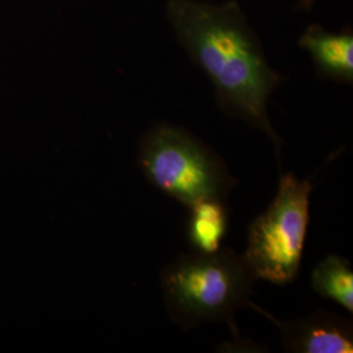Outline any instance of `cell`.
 <instances>
[{"mask_svg":"<svg viewBox=\"0 0 353 353\" xmlns=\"http://www.w3.org/2000/svg\"><path fill=\"white\" fill-rule=\"evenodd\" d=\"M138 165L145 179L185 207L202 201L227 202L237 179L223 159L182 127L161 123L141 138Z\"/></svg>","mask_w":353,"mask_h":353,"instance_id":"3","label":"cell"},{"mask_svg":"<svg viewBox=\"0 0 353 353\" xmlns=\"http://www.w3.org/2000/svg\"><path fill=\"white\" fill-rule=\"evenodd\" d=\"M316 0H301V7L303 8H310L314 4Z\"/></svg>","mask_w":353,"mask_h":353,"instance_id":"9","label":"cell"},{"mask_svg":"<svg viewBox=\"0 0 353 353\" xmlns=\"http://www.w3.org/2000/svg\"><path fill=\"white\" fill-rule=\"evenodd\" d=\"M312 287L323 299L341 305L353 313V272L350 261L331 254L323 258L312 272Z\"/></svg>","mask_w":353,"mask_h":353,"instance_id":"8","label":"cell"},{"mask_svg":"<svg viewBox=\"0 0 353 353\" xmlns=\"http://www.w3.org/2000/svg\"><path fill=\"white\" fill-rule=\"evenodd\" d=\"M254 281L242 255L228 248L181 254L160 274L165 309L176 325L190 330L224 322L236 338L240 335L234 314L245 306L278 323V319L252 303Z\"/></svg>","mask_w":353,"mask_h":353,"instance_id":"2","label":"cell"},{"mask_svg":"<svg viewBox=\"0 0 353 353\" xmlns=\"http://www.w3.org/2000/svg\"><path fill=\"white\" fill-rule=\"evenodd\" d=\"M313 185L293 173H283L276 196L252 220L242 258L255 280L287 285L299 275L309 225Z\"/></svg>","mask_w":353,"mask_h":353,"instance_id":"4","label":"cell"},{"mask_svg":"<svg viewBox=\"0 0 353 353\" xmlns=\"http://www.w3.org/2000/svg\"><path fill=\"white\" fill-rule=\"evenodd\" d=\"M318 74L334 81L353 83V33L344 30L328 32L319 26H309L300 39Z\"/></svg>","mask_w":353,"mask_h":353,"instance_id":"6","label":"cell"},{"mask_svg":"<svg viewBox=\"0 0 353 353\" xmlns=\"http://www.w3.org/2000/svg\"><path fill=\"white\" fill-rule=\"evenodd\" d=\"M186 237L194 252H214L221 249L229 225V210L224 201H202L189 207Z\"/></svg>","mask_w":353,"mask_h":353,"instance_id":"7","label":"cell"},{"mask_svg":"<svg viewBox=\"0 0 353 353\" xmlns=\"http://www.w3.org/2000/svg\"><path fill=\"white\" fill-rule=\"evenodd\" d=\"M166 13L181 46L214 84L220 108L265 134L279 156L285 143L270 122L267 105L283 77L267 62L239 4L170 0Z\"/></svg>","mask_w":353,"mask_h":353,"instance_id":"1","label":"cell"},{"mask_svg":"<svg viewBox=\"0 0 353 353\" xmlns=\"http://www.w3.org/2000/svg\"><path fill=\"white\" fill-rule=\"evenodd\" d=\"M281 348L293 353H352L351 319L316 309L312 314L276 323Z\"/></svg>","mask_w":353,"mask_h":353,"instance_id":"5","label":"cell"}]
</instances>
